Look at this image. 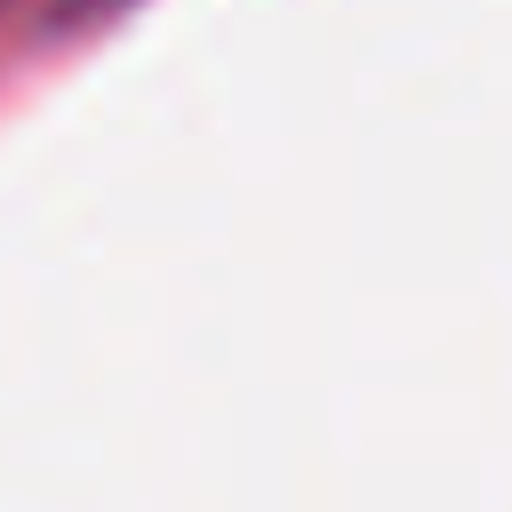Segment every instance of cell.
<instances>
[{
    "label": "cell",
    "mask_w": 512,
    "mask_h": 512,
    "mask_svg": "<svg viewBox=\"0 0 512 512\" xmlns=\"http://www.w3.org/2000/svg\"><path fill=\"white\" fill-rule=\"evenodd\" d=\"M0 8H8V0H0Z\"/></svg>",
    "instance_id": "6da1fadb"
}]
</instances>
